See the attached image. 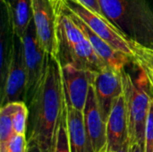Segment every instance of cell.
Listing matches in <instances>:
<instances>
[{"label": "cell", "mask_w": 153, "mask_h": 152, "mask_svg": "<svg viewBox=\"0 0 153 152\" xmlns=\"http://www.w3.org/2000/svg\"><path fill=\"white\" fill-rule=\"evenodd\" d=\"M14 102L7 103L1 107L0 110V152L9 151V143L15 134L13 127L12 114Z\"/></svg>", "instance_id": "e0dca14e"}, {"label": "cell", "mask_w": 153, "mask_h": 152, "mask_svg": "<svg viewBox=\"0 0 153 152\" xmlns=\"http://www.w3.org/2000/svg\"><path fill=\"white\" fill-rule=\"evenodd\" d=\"M61 73L66 102L74 108L83 111L90 87L94 82L97 73L72 65H61Z\"/></svg>", "instance_id": "9c48e42d"}, {"label": "cell", "mask_w": 153, "mask_h": 152, "mask_svg": "<svg viewBox=\"0 0 153 152\" xmlns=\"http://www.w3.org/2000/svg\"><path fill=\"white\" fill-rule=\"evenodd\" d=\"M139 66L147 76L153 91V48L143 45H139L134 63Z\"/></svg>", "instance_id": "ac0fdd59"}, {"label": "cell", "mask_w": 153, "mask_h": 152, "mask_svg": "<svg viewBox=\"0 0 153 152\" xmlns=\"http://www.w3.org/2000/svg\"><path fill=\"white\" fill-rule=\"evenodd\" d=\"M22 42L23 45L24 63L27 73V89L25 100V103L27 104L34 94L44 75L48 55L43 49L38 40L32 22L30 24L26 33L22 37Z\"/></svg>", "instance_id": "52a82bcc"}, {"label": "cell", "mask_w": 153, "mask_h": 152, "mask_svg": "<svg viewBox=\"0 0 153 152\" xmlns=\"http://www.w3.org/2000/svg\"><path fill=\"white\" fill-rule=\"evenodd\" d=\"M54 152H70L69 146V137L67 130V122H66V105L62 115V118L59 124L57 131L56 144Z\"/></svg>", "instance_id": "ffe728a7"}, {"label": "cell", "mask_w": 153, "mask_h": 152, "mask_svg": "<svg viewBox=\"0 0 153 152\" xmlns=\"http://www.w3.org/2000/svg\"><path fill=\"white\" fill-rule=\"evenodd\" d=\"M79 3H81L82 5H84L86 8H88L89 10L100 14V15H104L102 8L100 4L99 0H77Z\"/></svg>", "instance_id": "603a6c76"}, {"label": "cell", "mask_w": 153, "mask_h": 152, "mask_svg": "<svg viewBox=\"0 0 153 152\" xmlns=\"http://www.w3.org/2000/svg\"><path fill=\"white\" fill-rule=\"evenodd\" d=\"M65 105L70 152H93L85 131L82 111L74 108L66 100Z\"/></svg>", "instance_id": "5bb4252c"}, {"label": "cell", "mask_w": 153, "mask_h": 152, "mask_svg": "<svg viewBox=\"0 0 153 152\" xmlns=\"http://www.w3.org/2000/svg\"><path fill=\"white\" fill-rule=\"evenodd\" d=\"M27 104L30 128L27 141L35 142L43 152H54L65 108L61 65L56 57L48 56L44 75Z\"/></svg>", "instance_id": "6da1fadb"}, {"label": "cell", "mask_w": 153, "mask_h": 152, "mask_svg": "<svg viewBox=\"0 0 153 152\" xmlns=\"http://www.w3.org/2000/svg\"><path fill=\"white\" fill-rule=\"evenodd\" d=\"M32 22L38 40L48 55L57 56V12L54 0H31Z\"/></svg>", "instance_id": "8992f818"}, {"label": "cell", "mask_w": 153, "mask_h": 152, "mask_svg": "<svg viewBox=\"0 0 153 152\" xmlns=\"http://www.w3.org/2000/svg\"><path fill=\"white\" fill-rule=\"evenodd\" d=\"M54 1H55V2L56 3V2H58V1H60V0H54Z\"/></svg>", "instance_id": "4316f807"}, {"label": "cell", "mask_w": 153, "mask_h": 152, "mask_svg": "<svg viewBox=\"0 0 153 152\" xmlns=\"http://www.w3.org/2000/svg\"><path fill=\"white\" fill-rule=\"evenodd\" d=\"M130 141L124 92L114 102L107 121V150L117 151Z\"/></svg>", "instance_id": "7c38bea8"}, {"label": "cell", "mask_w": 153, "mask_h": 152, "mask_svg": "<svg viewBox=\"0 0 153 152\" xmlns=\"http://www.w3.org/2000/svg\"><path fill=\"white\" fill-rule=\"evenodd\" d=\"M105 17L134 41L153 48V10L148 0H99Z\"/></svg>", "instance_id": "3957f363"}, {"label": "cell", "mask_w": 153, "mask_h": 152, "mask_svg": "<svg viewBox=\"0 0 153 152\" xmlns=\"http://www.w3.org/2000/svg\"><path fill=\"white\" fill-rule=\"evenodd\" d=\"M144 152H153V98L151 101L150 110L146 123Z\"/></svg>", "instance_id": "44dd1931"}, {"label": "cell", "mask_w": 153, "mask_h": 152, "mask_svg": "<svg viewBox=\"0 0 153 152\" xmlns=\"http://www.w3.org/2000/svg\"><path fill=\"white\" fill-rule=\"evenodd\" d=\"M26 152H43L39 146L33 141H27Z\"/></svg>", "instance_id": "cb8c5ba5"}, {"label": "cell", "mask_w": 153, "mask_h": 152, "mask_svg": "<svg viewBox=\"0 0 153 152\" xmlns=\"http://www.w3.org/2000/svg\"><path fill=\"white\" fill-rule=\"evenodd\" d=\"M138 68L139 73L135 77L124 69L122 78L130 143H139L144 149L146 123L153 91L144 72Z\"/></svg>", "instance_id": "277c9868"}, {"label": "cell", "mask_w": 153, "mask_h": 152, "mask_svg": "<svg viewBox=\"0 0 153 152\" xmlns=\"http://www.w3.org/2000/svg\"><path fill=\"white\" fill-rule=\"evenodd\" d=\"M129 148H130V141H128L123 146V148L120 149L119 151H106V152H129Z\"/></svg>", "instance_id": "484cf974"}, {"label": "cell", "mask_w": 153, "mask_h": 152, "mask_svg": "<svg viewBox=\"0 0 153 152\" xmlns=\"http://www.w3.org/2000/svg\"><path fill=\"white\" fill-rule=\"evenodd\" d=\"M82 114L85 131L93 152H106L107 123L100 112L93 83L90 87Z\"/></svg>", "instance_id": "8fae6325"}, {"label": "cell", "mask_w": 153, "mask_h": 152, "mask_svg": "<svg viewBox=\"0 0 153 152\" xmlns=\"http://www.w3.org/2000/svg\"><path fill=\"white\" fill-rule=\"evenodd\" d=\"M27 89V73L24 63L23 45L16 37L13 56L11 58L4 82L1 84L2 106L12 102H25Z\"/></svg>", "instance_id": "ba28073f"}, {"label": "cell", "mask_w": 153, "mask_h": 152, "mask_svg": "<svg viewBox=\"0 0 153 152\" xmlns=\"http://www.w3.org/2000/svg\"><path fill=\"white\" fill-rule=\"evenodd\" d=\"M64 4L80 18L98 36L107 41L117 50L135 61L139 43L131 39L126 34L113 24L107 17L100 15L79 3L77 0H62Z\"/></svg>", "instance_id": "5b68a950"}, {"label": "cell", "mask_w": 153, "mask_h": 152, "mask_svg": "<svg viewBox=\"0 0 153 152\" xmlns=\"http://www.w3.org/2000/svg\"><path fill=\"white\" fill-rule=\"evenodd\" d=\"M29 119V108L25 102H14V108L12 114L13 127L15 134L26 135Z\"/></svg>", "instance_id": "d6986e66"}, {"label": "cell", "mask_w": 153, "mask_h": 152, "mask_svg": "<svg viewBox=\"0 0 153 152\" xmlns=\"http://www.w3.org/2000/svg\"><path fill=\"white\" fill-rule=\"evenodd\" d=\"M93 86L100 112L107 123L115 100L124 92L122 71L107 65L97 73Z\"/></svg>", "instance_id": "30bf717a"}, {"label": "cell", "mask_w": 153, "mask_h": 152, "mask_svg": "<svg viewBox=\"0 0 153 152\" xmlns=\"http://www.w3.org/2000/svg\"><path fill=\"white\" fill-rule=\"evenodd\" d=\"M27 140L26 135L14 134L9 143L8 152H26Z\"/></svg>", "instance_id": "7402d4cb"}, {"label": "cell", "mask_w": 153, "mask_h": 152, "mask_svg": "<svg viewBox=\"0 0 153 152\" xmlns=\"http://www.w3.org/2000/svg\"><path fill=\"white\" fill-rule=\"evenodd\" d=\"M57 60L61 65H72L94 73L108 65L95 52L89 39L75 23L63 1L56 2Z\"/></svg>", "instance_id": "7a4b0ae2"}, {"label": "cell", "mask_w": 153, "mask_h": 152, "mask_svg": "<svg viewBox=\"0 0 153 152\" xmlns=\"http://www.w3.org/2000/svg\"><path fill=\"white\" fill-rule=\"evenodd\" d=\"M67 10L71 14V16L73 17V19L74 20L75 23L80 27V29L82 30V32L89 39L95 52L108 66L117 71H123L124 69H126V65L133 63L130 57H128L124 53L114 48L107 41H105L103 39L98 36L94 31H92L89 28V26H87L80 18H78L74 13H73L68 8Z\"/></svg>", "instance_id": "4fadbf2b"}, {"label": "cell", "mask_w": 153, "mask_h": 152, "mask_svg": "<svg viewBox=\"0 0 153 152\" xmlns=\"http://www.w3.org/2000/svg\"><path fill=\"white\" fill-rule=\"evenodd\" d=\"M2 4L15 36L22 39L32 22L31 0H2Z\"/></svg>", "instance_id": "9a60e30c"}, {"label": "cell", "mask_w": 153, "mask_h": 152, "mask_svg": "<svg viewBox=\"0 0 153 152\" xmlns=\"http://www.w3.org/2000/svg\"><path fill=\"white\" fill-rule=\"evenodd\" d=\"M129 152H144V149L139 143H130Z\"/></svg>", "instance_id": "d4e9b609"}, {"label": "cell", "mask_w": 153, "mask_h": 152, "mask_svg": "<svg viewBox=\"0 0 153 152\" xmlns=\"http://www.w3.org/2000/svg\"><path fill=\"white\" fill-rule=\"evenodd\" d=\"M1 34H0V80L4 82L6 72L13 54L16 36L4 7H2Z\"/></svg>", "instance_id": "2e32d148"}]
</instances>
